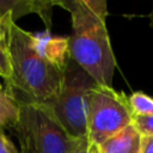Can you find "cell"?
I'll return each instance as SVG.
<instances>
[{
  "instance_id": "1",
  "label": "cell",
  "mask_w": 153,
  "mask_h": 153,
  "mask_svg": "<svg viewBox=\"0 0 153 153\" xmlns=\"http://www.w3.org/2000/svg\"><path fill=\"white\" fill-rule=\"evenodd\" d=\"M71 14L72 33L68 36L72 60L97 85L112 86L116 59L106 29V1H57Z\"/></svg>"
},
{
  "instance_id": "2",
  "label": "cell",
  "mask_w": 153,
  "mask_h": 153,
  "mask_svg": "<svg viewBox=\"0 0 153 153\" xmlns=\"http://www.w3.org/2000/svg\"><path fill=\"white\" fill-rule=\"evenodd\" d=\"M31 37L32 33L17 25L13 18L8 22L7 43L12 65L8 90L14 88L24 94V99L50 106L61 91L65 73L37 54Z\"/></svg>"
},
{
  "instance_id": "3",
  "label": "cell",
  "mask_w": 153,
  "mask_h": 153,
  "mask_svg": "<svg viewBox=\"0 0 153 153\" xmlns=\"http://www.w3.org/2000/svg\"><path fill=\"white\" fill-rule=\"evenodd\" d=\"M18 103L19 117L14 130L19 153H72L75 149L80 140L67 133L49 105L24 98Z\"/></svg>"
},
{
  "instance_id": "4",
  "label": "cell",
  "mask_w": 153,
  "mask_h": 153,
  "mask_svg": "<svg viewBox=\"0 0 153 153\" xmlns=\"http://www.w3.org/2000/svg\"><path fill=\"white\" fill-rule=\"evenodd\" d=\"M133 118L128 97L123 92L97 84L91 88L86 139L93 147L133 124Z\"/></svg>"
},
{
  "instance_id": "5",
  "label": "cell",
  "mask_w": 153,
  "mask_h": 153,
  "mask_svg": "<svg viewBox=\"0 0 153 153\" xmlns=\"http://www.w3.org/2000/svg\"><path fill=\"white\" fill-rule=\"evenodd\" d=\"M94 85V80L71 60L61 91L50 105L67 133L78 140L86 139L87 135L90 91Z\"/></svg>"
},
{
  "instance_id": "6",
  "label": "cell",
  "mask_w": 153,
  "mask_h": 153,
  "mask_svg": "<svg viewBox=\"0 0 153 153\" xmlns=\"http://www.w3.org/2000/svg\"><path fill=\"white\" fill-rule=\"evenodd\" d=\"M32 47L37 54L50 66L66 72L71 57L69 41L66 36H54L50 30L32 33Z\"/></svg>"
},
{
  "instance_id": "7",
  "label": "cell",
  "mask_w": 153,
  "mask_h": 153,
  "mask_svg": "<svg viewBox=\"0 0 153 153\" xmlns=\"http://www.w3.org/2000/svg\"><path fill=\"white\" fill-rule=\"evenodd\" d=\"M142 135L130 124L96 147L97 153H141Z\"/></svg>"
},
{
  "instance_id": "8",
  "label": "cell",
  "mask_w": 153,
  "mask_h": 153,
  "mask_svg": "<svg viewBox=\"0 0 153 153\" xmlns=\"http://www.w3.org/2000/svg\"><path fill=\"white\" fill-rule=\"evenodd\" d=\"M19 117L18 99L10 91H0V130L16 127Z\"/></svg>"
},
{
  "instance_id": "9",
  "label": "cell",
  "mask_w": 153,
  "mask_h": 153,
  "mask_svg": "<svg viewBox=\"0 0 153 153\" xmlns=\"http://www.w3.org/2000/svg\"><path fill=\"white\" fill-rule=\"evenodd\" d=\"M128 102L134 116L153 115V98L141 91L134 92L128 97Z\"/></svg>"
},
{
  "instance_id": "10",
  "label": "cell",
  "mask_w": 153,
  "mask_h": 153,
  "mask_svg": "<svg viewBox=\"0 0 153 153\" xmlns=\"http://www.w3.org/2000/svg\"><path fill=\"white\" fill-rule=\"evenodd\" d=\"M0 76L6 81L12 78L11 55L7 43V29L0 32Z\"/></svg>"
},
{
  "instance_id": "11",
  "label": "cell",
  "mask_w": 153,
  "mask_h": 153,
  "mask_svg": "<svg viewBox=\"0 0 153 153\" xmlns=\"http://www.w3.org/2000/svg\"><path fill=\"white\" fill-rule=\"evenodd\" d=\"M133 124L142 136H153V115L134 116Z\"/></svg>"
},
{
  "instance_id": "12",
  "label": "cell",
  "mask_w": 153,
  "mask_h": 153,
  "mask_svg": "<svg viewBox=\"0 0 153 153\" xmlns=\"http://www.w3.org/2000/svg\"><path fill=\"white\" fill-rule=\"evenodd\" d=\"M0 153H19L13 142L0 131Z\"/></svg>"
},
{
  "instance_id": "13",
  "label": "cell",
  "mask_w": 153,
  "mask_h": 153,
  "mask_svg": "<svg viewBox=\"0 0 153 153\" xmlns=\"http://www.w3.org/2000/svg\"><path fill=\"white\" fill-rule=\"evenodd\" d=\"M72 153H96V147H93L87 141V139H82Z\"/></svg>"
},
{
  "instance_id": "14",
  "label": "cell",
  "mask_w": 153,
  "mask_h": 153,
  "mask_svg": "<svg viewBox=\"0 0 153 153\" xmlns=\"http://www.w3.org/2000/svg\"><path fill=\"white\" fill-rule=\"evenodd\" d=\"M141 153H153V136H142Z\"/></svg>"
},
{
  "instance_id": "15",
  "label": "cell",
  "mask_w": 153,
  "mask_h": 153,
  "mask_svg": "<svg viewBox=\"0 0 153 153\" xmlns=\"http://www.w3.org/2000/svg\"><path fill=\"white\" fill-rule=\"evenodd\" d=\"M12 18H13V14H12V11H10V10H6V12L0 16V32L7 29L8 22Z\"/></svg>"
},
{
  "instance_id": "16",
  "label": "cell",
  "mask_w": 153,
  "mask_h": 153,
  "mask_svg": "<svg viewBox=\"0 0 153 153\" xmlns=\"http://www.w3.org/2000/svg\"><path fill=\"white\" fill-rule=\"evenodd\" d=\"M148 18H149V25L153 27V8H152V11H151V13L148 14Z\"/></svg>"
},
{
  "instance_id": "17",
  "label": "cell",
  "mask_w": 153,
  "mask_h": 153,
  "mask_svg": "<svg viewBox=\"0 0 153 153\" xmlns=\"http://www.w3.org/2000/svg\"><path fill=\"white\" fill-rule=\"evenodd\" d=\"M0 91H2V85L0 84Z\"/></svg>"
},
{
  "instance_id": "18",
  "label": "cell",
  "mask_w": 153,
  "mask_h": 153,
  "mask_svg": "<svg viewBox=\"0 0 153 153\" xmlns=\"http://www.w3.org/2000/svg\"><path fill=\"white\" fill-rule=\"evenodd\" d=\"M0 16H1V13H0Z\"/></svg>"
},
{
  "instance_id": "19",
  "label": "cell",
  "mask_w": 153,
  "mask_h": 153,
  "mask_svg": "<svg viewBox=\"0 0 153 153\" xmlns=\"http://www.w3.org/2000/svg\"><path fill=\"white\" fill-rule=\"evenodd\" d=\"M96 153H97V152H96Z\"/></svg>"
}]
</instances>
